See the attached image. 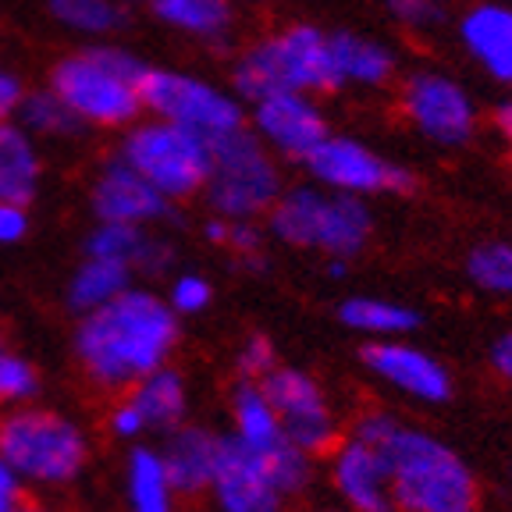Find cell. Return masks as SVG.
<instances>
[{
  "mask_svg": "<svg viewBox=\"0 0 512 512\" xmlns=\"http://www.w3.org/2000/svg\"><path fill=\"white\" fill-rule=\"evenodd\" d=\"M143 111L153 118L175 121L182 128H192L214 143L217 136H228L246 125V104L239 96L221 89L217 82H207L200 75L175 72V68H146L139 82Z\"/></svg>",
  "mask_w": 512,
  "mask_h": 512,
  "instance_id": "9",
  "label": "cell"
},
{
  "mask_svg": "<svg viewBox=\"0 0 512 512\" xmlns=\"http://www.w3.org/2000/svg\"><path fill=\"white\" fill-rule=\"evenodd\" d=\"M441 4H445V0H441Z\"/></svg>",
  "mask_w": 512,
  "mask_h": 512,
  "instance_id": "46",
  "label": "cell"
},
{
  "mask_svg": "<svg viewBox=\"0 0 512 512\" xmlns=\"http://www.w3.org/2000/svg\"><path fill=\"white\" fill-rule=\"evenodd\" d=\"M54 22L82 36H111L125 25V0H47Z\"/></svg>",
  "mask_w": 512,
  "mask_h": 512,
  "instance_id": "30",
  "label": "cell"
},
{
  "mask_svg": "<svg viewBox=\"0 0 512 512\" xmlns=\"http://www.w3.org/2000/svg\"><path fill=\"white\" fill-rule=\"evenodd\" d=\"M43 160L36 150V136L15 118L0 121V200L29 207L40 192Z\"/></svg>",
  "mask_w": 512,
  "mask_h": 512,
  "instance_id": "22",
  "label": "cell"
},
{
  "mask_svg": "<svg viewBox=\"0 0 512 512\" xmlns=\"http://www.w3.org/2000/svg\"><path fill=\"white\" fill-rule=\"evenodd\" d=\"M303 168L310 182L324 185L331 192H349V196H406L416 189V175L392 157H384L370 143L356 136H328L320 139L303 157Z\"/></svg>",
  "mask_w": 512,
  "mask_h": 512,
  "instance_id": "10",
  "label": "cell"
},
{
  "mask_svg": "<svg viewBox=\"0 0 512 512\" xmlns=\"http://www.w3.org/2000/svg\"><path fill=\"white\" fill-rule=\"evenodd\" d=\"M146 4H150V8H153V4H157V0H146Z\"/></svg>",
  "mask_w": 512,
  "mask_h": 512,
  "instance_id": "44",
  "label": "cell"
},
{
  "mask_svg": "<svg viewBox=\"0 0 512 512\" xmlns=\"http://www.w3.org/2000/svg\"><path fill=\"white\" fill-rule=\"evenodd\" d=\"M335 488L356 512H395L388 466L381 452L360 438H349L335 452Z\"/></svg>",
  "mask_w": 512,
  "mask_h": 512,
  "instance_id": "18",
  "label": "cell"
},
{
  "mask_svg": "<svg viewBox=\"0 0 512 512\" xmlns=\"http://www.w3.org/2000/svg\"><path fill=\"white\" fill-rule=\"evenodd\" d=\"M246 125L267 150L278 160H296L303 157L328 136V111L320 107L317 96L296 93V89H278L260 100H253L246 111Z\"/></svg>",
  "mask_w": 512,
  "mask_h": 512,
  "instance_id": "12",
  "label": "cell"
},
{
  "mask_svg": "<svg viewBox=\"0 0 512 512\" xmlns=\"http://www.w3.org/2000/svg\"><path fill=\"white\" fill-rule=\"evenodd\" d=\"M153 11L164 25L200 43H224L235 29L232 0H157Z\"/></svg>",
  "mask_w": 512,
  "mask_h": 512,
  "instance_id": "23",
  "label": "cell"
},
{
  "mask_svg": "<svg viewBox=\"0 0 512 512\" xmlns=\"http://www.w3.org/2000/svg\"><path fill=\"white\" fill-rule=\"evenodd\" d=\"M328 278H335V281H342L345 274H349V260H342V256H328Z\"/></svg>",
  "mask_w": 512,
  "mask_h": 512,
  "instance_id": "42",
  "label": "cell"
},
{
  "mask_svg": "<svg viewBox=\"0 0 512 512\" xmlns=\"http://www.w3.org/2000/svg\"><path fill=\"white\" fill-rule=\"evenodd\" d=\"M118 157L171 203L200 196L210 175V139L153 114L150 121L136 118L125 128Z\"/></svg>",
  "mask_w": 512,
  "mask_h": 512,
  "instance_id": "6",
  "label": "cell"
},
{
  "mask_svg": "<svg viewBox=\"0 0 512 512\" xmlns=\"http://www.w3.org/2000/svg\"><path fill=\"white\" fill-rule=\"evenodd\" d=\"M15 512H50V509H43V505H25V502H18Z\"/></svg>",
  "mask_w": 512,
  "mask_h": 512,
  "instance_id": "43",
  "label": "cell"
},
{
  "mask_svg": "<svg viewBox=\"0 0 512 512\" xmlns=\"http://www.w3.org/2000/svg\"><path fill=\"white\" fill-rule=\"evenodd\" d=\"M278 363H274V345L267 335H253L246 338V345H242L239 352V374L246 377V381H256V377H264L267 370H274Z\"/></svg>",
  "mask_w": 512,
  "mask_h": 512,
  "instance_id": "35",
  "label": "cell"
},
{
  "mask_svg": "<svg viewBox=\"0 0 512 512\" xmlns=\"http://www.w3.org/2000/svg\"><path fill=\"white\" fill-rule=\"evenodd\" d=\"M399 107L409 128L434 146L459 150L477 136V100L463 82L445 72H434V68L409 72L399 86Z\"/></svg>",
  "mask_w": 512,
  "mask_h": 512,
  "instance_id": "11",
  "label": "cell"
},
{
  "mask_svg": "<svg viewBox=\"0 0 512 512\" xmlns=\"http://www.w3.org/2000/svg\"><path fill=\"white\" fill-rule=\"evenodd\" d=\"M18 125H25L32 136H50V139H72L82 132V121L75 118L64 100L54 89H25V100L15 114Z\"/></svg>",
  "mask_w": 512,
  "mask_h": 512,
  "instance_id": "29",
  "label": "cell"
},
{
  "mask_svg": "<svg viewBox=\"0 0 512 512\" xmlns=\"http://www.w3.org/2000/svg\"><path fill=\"white\" fill-rule=\"evenodd\" d=\"M86 256L118 260V264H125L128 271L160 274V271H168V264L175 260V249H171V242L150 235V228L100 221L86 239Z\"/></svg>",
  "mask_w": 512,
  "mask_h": 512,
  "instance_id": "19",
  "label": "cell"
},
{
  "mask_svg": "<svg viewBox=\"0 0 512 512\" xmlns=\"http://www.w3.org/2000/svg\"><path fill=\"white\" fill-rule=\"evenodd\" d=\"M466 274L491 296H512V242L491 239L473 246V253L466 256Z\"/></svg>",
  "mask_w": 512,
  "mask_h": 512,
  "instance_id": "31",
  "label": "cell"
},
{
  "mask_svg": "<svg viewBox=\"0 0 512 512\" xmlns=\"http://www.w3.org/2000/svg\"><path fill=\"white\" fill-rule=\"evenodd\" d=\"M281 189L285 182H281L278 157L249 132V125L210 143V175L203 196L214 214L256 221L274 207Z\"/></svg>",
  "mask_w": 512,
  "mask_h": 512,
  "instance_id": "7",
  "label": "cell"
},
{
  "mask_svg": "<svg viewBox=\"0 0 512 512\" xmlns=\"http://www.w3.org/2000/svg\"><path fill=\"white\" fill-rule=\"evenodd\" d=\"M495 128H498V136L505 139L509 157H512V100H505V104L495 107Z\"/></svg>",
  "mask_w": 512,
  "mask_h": 512,
  "instance_id": "41",
  "label": "cell"
},
{
  "mask_svg": "<svg viewBox=\"0 0 512 512\" xmlns=\"http://www.w3.org/2000/svg\"><path fill=\"white\" fill-rule=\"evenodd\" d=\"M388 15L409 32H427L445 18V4L441 0H384Z\"/></svg>",
  "mask_w": 512,
  "mask_h": 512,
  "instance_id": "32",
  "label": "cell"
},
{
  "mask_svg": "<svg viewBox=\"0 0 512 512\" xmlns=\"http://www.w3.org/2000/svg\"><path fill=\"white\" fill-rule=\"evenodd\" d=\"M150 64L121 47H89L54 64L50 89L82 128H128L143 111L139 82Z\"/></svg>",
  "mask_w": 512,
  "mask_h": 512,
  "instance_id": "4",
  "label": "cell"
},
{
  "mask_svg": "<svg viewBox=\"0 0 512 512\" xmlns=\"http://www.w3.org/2000/svg\"><path fill=\"white\" fill-rule=\"evenodd\" d=\"M363 363L370 374H377L381 381L395 384L402 392L416 395L424 402H445L452 395V377L441 367L434 356L420 352L409 342H395V338H374L363 345Z\"/></svg>",
  "mask_w": 512,
  "mask_h": 512,
  "instance_id": "16",
  "label": "cell"
},
{
  "mask_svg": "<svg viewBox=\"0 0 512 512\" xmlns=\"http://www.w3.org/2000/svg\"><path fill=\"white\" fill-rule=\"evenodd\" d=\"M128 505L132 512H175V488H171L160 452L136 448L128 459Z\"/></svg>",
  "mask_w": 512,
  "mask_h": 512,
  "instance_id": "28",
  "label": "cell"
},
{
  "mask_svg": "<svg viewBox=\"0 0 512 512\" xmlns=\"http://www.w3.org/2000/svg\"><path fill=\"white\" fill-rule=\"evenodd\" d=\"M210 495L221 512H281V502H285V495L274 488L264 459L242 445L235 434L217 438Z\"/></svg>",
  "mask_w": 512,
  "mask_h": 512,
  "instance_id": "14",
  "label": "cell"
},
{
  "mask_svg": "<svg viewBox=\"0 0 512 512\" xmlns=\"http://www.w3.org/2000/svg\"><path fill=\"white\" fill-rule=\"evenodd\" d=\"M324 512H331V509H324Z\"/></svg>",
  "mask_w": 512,
  "mask_h": 512,
  "instance_id": "45",
  "label": "cell"
},
{
  "mask_svg": "<svg viewBox=\"0 0 512 512\" xmlns=\"http://www.w3.org/2000/svg\"><path fill=\"white\" fill-rule=\"evenodd\" d=\"M160 463L178 495H203L210 491V477H214L217 438L203 427H178L160 452Z\"/></svg>",
  "mask_w": 512,
  "mask_h": 512,
  "instance_id": "21",
  "label": "cell"
},
{
  "mask_svg": "<svg viewBox=\"0 0 512 512\" xmlns=\"http://www.w3.org/2000/svg\"><path fill=\"white\" fill-rule=\"evenodd\" d=\"M96 221H118V224H139L153 228L160 221H175V203L157 192L139 171H132L121 157L107 160L96 171L93 189H89Z\"/></svg>",
  "mask_w": 512,
  "mask_h": 512,
  "instance_id": "15",
  "label": "cell"
},
{
  "mask_svg": "<svg viewBox=\"0 0 512 512\" xmlns=\"http://www.w3.org/2000/svg\"><path fill=\"white\" fill-rule=\"evenodd\" d=\"M260 392L278 413L285 438L296 448H303L306 456H320L335 445V416L324 402L320 384L310 374L292 367H274L260 381Z\"/></svg>",
  "mask_w": 512,
  "mask_h": 512,
  "instance_id": "13",
  "label": "cell"
},
{
  "mask_svg": "<svg viewBox=\"0 0 512 512\" xmlns=\"http://www.w3.org/2000/svg\"><path fill=\"white\" fill-rule=\"evenodd\" d=\"M22 502V477L0 459V512H15Z\"/></svg>",
  "mask_w": 512,
  "mask_h": 512,
  "instance_id": "39",
  "label": "cell"
},
{
  "mask_svg": "<svg viewBox=\"0 0 512 512\" xmlns=\"http://www.w3.org/2000/svg\"><path fill=\"white\" fill-rule=\"evenodd\" d=\"M32 392H36V370L22 356L0 349V399L18 402L29 399Z\"/></svg>",
  "mask_w": 512,
  "mask_h": 512,
  "instance_id": "33",
  "label": "cell"
},
{
  "mask_svg": "<svg viewBox=\"0 0 512 512\" xmlns=\"http://www.w3.org/2000/svg\"><path fill=\"white\" fill-rule=\"evenodd\" d=\"M352 438L381 452L392 505L399 512H477V480L438 438L402 427L395 416L384 413L363 416Z\"/></svg>",
  "mask_w": 512,
  "mask_h": 512,
  "instance_id": "2",
  "label": "cell"
},
{
  "mask_svg": "<svg viewBox=\"0 0 512 512\" xmlns=\"http://www.w3.org/2000/svg\"><path fill=\"white\" fill-rule=\"evenodd\" d=\"M132 285V271L118 260H104V256H86L75 267L72 281H68V306L75 313L100 310L104 303L118 299L125 288Z\"/></svg>",
  "mask_w": 512,
  "mask_h": 512,
  "instance_id": "26",
  "label": "cell"
},
{
  "mask_svg": "<svg viewBox=\"0 0 512 512\" xmlns=\"http://www.w3.org/2000/svg\"><path fill=\"white\" fill-rule=\"evenodd\" d=\"M271 235L285 246L320 249L328 256L356 260L374 235V210L360 196L331 192L317 182L281 189L274 207L267 210Z\"/></svg>",
  "mask_w": 512,
  "mask_h": 512,
  "instance_id": "5",
  "label": "cell"
},
{
  "mask_svg": "<svg viewBox=\"0 0 512 512\" xmlns=\"http://www.w3.org/2000/svg\"><path fill=\"white\" fill-rule=\"evenodd\" d=\"M25 100V82L11 68L0 64V121H11Z\"/></svg>",
  "mask_w": 512,
  "mask_h": 512,
  "instance_id": "37",
  "label": "cell"
},
{
  "mask_svg": "<svg viewBox=\"0 0 512 512\" xmlns=\"http://www.w3.org/2000/svg\"><path fill=\"white\" fill-rule=\"evenodd\" d=\"M459 43L480 72L512 86V8L498 0H480L459 18Z\"/></svg>",
  "mask_w": 512,
  "mask_h": 512,
  "instance_id": "17",
  "label": "cell"
},
{
  "mask_svg": "<svg viewBox=\"0 0 512 512\" xmlns=\"http://www.w3.org/2000/svg\"><path fill=\"white\" fill-rule=\"evenodd\" d=\"M111 431L118 434V438H136V434L146 431L143 416H139V409L132 406V402H121V406H114L111 413Z\"/></svg>",
  "mask_w": 512,
  "mask_h": 512,
  "instance_id": "38",
  "label": "cell"
},
{
  "mask_svg": "<svg viewBox=\"0 0 512 512\" xmlns=\"http://www.w3.org/2000/svg\"><path fill=\"white\" fill-rule=\"evenodd\" d=\"M338 317H342L345 328L363 331L370 338H399L420 328V313L413 306L374 296H349L338 306Z\"/></svg>",
  "mask_w": 512,
  "mask_h": 512,
  "instance_id": "27",
  "label": "cell"
},
{
  "mask_svg": "<svg viewBox=\"0 0 512 512\" xmlns=\"http://www.w3.org/2000/svg\"><path fill=\"white\" fill-rule=\"evenodd\" d=\"M491 363H495L498 374L509 377V381H512V331H509V335H502L495 345H491Z\"/></svg>",
  "mask_w": 512,
  "mask_h": 512,
  "instance_id": "40",
  "label": "cell"
},
{
  "mask_svg": "<svg viewBox=\"0 0 512 512\" xmlns=\"http://www.w3.org/2000/svg\"><path fill=\"white\" fill-rule=\"evenodd\" d=\"M25 232H29V214H25L22 203L0 200V246L22 242Z\"/></svg>",
  "mask_w": 512,
  "mask_h": 512,
  "instance_id": "36",
  "label": "cell"
},
{
  "mask_svg": "<svg viewBox=\"0 0 512 512\" xmlns=\"http://www.w3.org/2000/svg\"><path fill=\"white\" fill-rule=\"evenodd\" d=\"M214 299V288H210L207 278L200 274H178L171 281V296H168V306L175 313H203Z\"/></svg>",
  "mask_w": 512,
  "mask_h": 512,
  "instance_id": "34",
  "label": "cell"
},
{
  "mask_svg": "<svg viewBox=\"0 0 512 512\" xmlns=\"http://www.w3.org/2000/svg\"><path fill=\"white\" fill-rule=\"evenodd\" d=\"M331 50H335L338 75H342L345 86L384 89L399 79V54L384 40L367 36V32L335 29L331 32Z\"/></svg>",
  "mask_w": 512,
  "mask_h": 512,
  "instance_id": "20",
  "label": "cell"
},
{
  "mask_svg": "<svg viewBox=\"0 0 512 512\" xmlns=\"http://www.w3.org/2000/svg\"><path fill=\"white\" fill-rule=\"evenodd\" d=\"M128 402L139 409L146 427H175L185 413V377L171 367H157L132 384Z\"/></svg>",
  "mask_w": 512,
  "mask_h": 512,
  "instance_id": "25",
  "label": "cell"
},
{
  "mask_svg": "<svg viewBox=\"0 0 512 512\" xmlns=\"http://www.w3.org/2000/svg\"><path fill=\"white\" fill-rule=\"evenodd\" d=\"M232 413H235V438L246 448H253L256 456H271L285 445V431H281L278 413L271 409L267 395L260 392L256 381H242L232 395Z\"/></svg>",
  "mask_w": 512,
  "mask_h": 512,
  "instance_id": "24",
  "label": "cell"
},
{
  "mask_svg": "<svg viewBox=\"0 0 512 512\" xmlns=\"http://www.w3.org/2000/svg\"><path fill=\"white\" fill-rule=\"evenodd\" d=\"M86 434L43 409H22L0 420V459L22 480L36 484H64L86 466Z\"/></svg>",
  "mask_w": 512,
  "mask_h": 512,
  "instance_id": "8",
  "label": "cell"
},
{
  "mask_svg": "<svg viewBox=\"0 0 512 512\" xmlns=\"http://www.w3.org/2000/svg\"><path fill=\"white\" fill-rule=\"evenodd\" d=\"M178 342V313L153 292L128 285L100 310L82 313L75 352L89 381L100 388H132L164 367Z\"/></svg>",
  "mask_w": 512,
  "mask_h": 512,
  "instance_id": "1",
  "label": "cell"
},
{
  "mask_svg": "<svg viewBox=\"0 0 512 512\" xmlns=\"http://www.w3.org/2000/svg\"><path fill=\"white\" fill-rule=\"evenodd\" d=\"M232 89L242 104H253L278 89H296L310 96H331L345 89L335 50H331V32L310 22H296L256 40L235 61Z\"/></svg>",
  "mask_w": 512,
  "mask_h": 512,
  "instance_id": "3",
  "label": "cell"
}]
</instances>
